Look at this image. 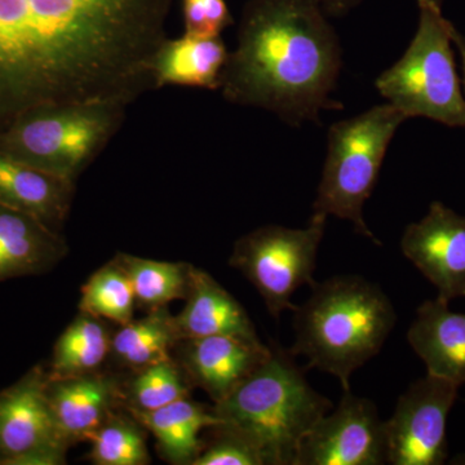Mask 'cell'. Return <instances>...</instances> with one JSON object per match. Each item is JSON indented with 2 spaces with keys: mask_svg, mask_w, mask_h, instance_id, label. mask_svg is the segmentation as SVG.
<instances>
[{
  "mask_svg": "<svg viewBox=\"0 0 465 465\" xmlns=\"http://www.w3.org/2000/svg\"><path fill=\"white\" fill-rule=\"evenodd\" d=\"M173 0H0V134L35 110L154 90Z\"/></svg>",
  "mask_w": 465,
  "mask_h": 465,
  "instance_id": "6da1fadb",
  "label": "cell"
},
{
  "mask_svg": "<svg viewBox=\"0 0 465 465\" xmlns=\"http://www.w3.org/2000/svg\"><path fill=\"white\" fill-rule=\"evenodd\" d=\"M326 14L321 0H249L222 75L224 99L295 127L342 109L332 100L341 45Z\"/></svg>",
  "mask_w": 465,
  "mask_h": 465,
  "instance_id": "7a4b0ae2",
  "label": "cell"
},
{
  "mask_svg": "<svg viewBox=\"0 0 465 465\" xmlns=\"http://www.w3.org/2000/svg\"><path fill=\"white\" fill-rule=\"evenodd\" d=\"M396 321V309L378 284L360 275H335L314 283L307 302L296 305L290 351L351 391V375L381 353Z\"/></svg>",
  "mask_w": 465,
  "mask_h": 465,
  "instance_id": "3957f363",
  "label": "cell"
},
{
  "mask_svg": "<svg viewBox=\"0 0 465 465\" xmlns=\"http://www.w3.org/2000/svg\"><path fill=\"white\" fill-rule=\"evenodd\" d=\"M271 348L268 360L213 409L260 450L266 465H295L302 440L333 405L312 388L290 349Z\"/></svg>",
  "mask_w": 465,
  "mask_h": 465,
  "instance_id": "277c9868",
  "label": "cell"
},
{
  "mask_svg": "<svg viewBox=\"0 0 465 465\" xmlns=\"http://www.w3.org/2000/svg\"><path fill=\"white\" fill-rule=\"evenodd\" d=\"M418 29L402 57L382 72L376 90L409 118L465 128L463 84L458 74L451 27L442 7L418 0Z\"/></svg>",
  "mask_w": 465,
  "mask_h": 465,
  "instance_id": "5b68a950",
  "label": "cell"
},
{
  "mask_svg": "<svg viewBox=\"0 0 465 465\" xmlns=\"http://www.w3.org/2000/svg\"><path fill=\"white\" fill-rule=\"evenodd\" d=\"M406 119L387 103L330 127L314 215L347 220L358 234L379 243L363 208L374 192L388 146Z\"/></svg>",
  "mask_w": 465,
  "mask_h": 465,
  "instance_id": "8992f818",
  "label": "cell"
},
{
  "mask_svg": "<svg viewBox=\"0 0 465 465\" xmlns=\"http://www.w3.org/2000/svg\"><path fill=\"white\" fill-rule=\"evenodd\" d=\"M127 104L35 110L0 134V154L75 183L124 124Z\"/></svg>",
  "mask_w": 465,
  "mask_h": 465,
  "instance_id": "52a82bcc",
  "label": "cell"
},
{
  "mask_svg": "<svg viewBox=\"0 0 465 465\" xmlns=\"http://www.w3.org/2000/svg\"><path fill=\"white\" fill-rule=\"evenodd\" d=\"M327 217L312 215L305 228L265 225L235 242L229 265L258 290L272 317L293 312L291 302L300 287L313 286L318 250Z\"/></svg>",
  "mask_w": 465,
  "mask_h": 465,
  "instance_id": "ba28073f",
  "label": "cell"
},
{
  "mask_svg": "<svg viewBox=\"0 0 465 465\" xmlns=\"http://www.w3.org/2000/svg\"><path fill=\"white\" fill-rule=\"evenodd\" d=\"M45 366L0 391V465H63L72 448L47 396Z\"/></svg>",
  "mask_w": 465,
  "mask_h": 465,
  "instance_id": "9c48e42d",
  "label": "cell"
},
{
  "mask_svg": "<svg viewBox=\"0 0 465 465\" xmlns=\"http://www.w3.org/2000/svg\"><path fill=\"white\" fill-rule=\"evenodd\" d=\"M459 388L430 374L407 388L385 421L387 463L440 465L448 460V419Z\"/></svg>",
  "mask_w": 465,
  "mask_h": 465,
  "instance_id": "30bf717a",
  "label": "cell"
},
{
  "mask_svg": "<svg viewBox=\"0 0 465 465\" xmlns=\"http://www.w3.org/2000/svg\"><path fill=\"white\" fill-rule=\"evenodd\" d=\"M387 463L385 421L372 401L342 391L339 405L304 437L295 465Z\"/></svg>",
  "mask_w": 465,
  "mask_h": 465,
  "instance_id": "8fae6325",
  "label": "cell"
},
{
  "mask_svg": "<svg viewBox=\"0 0 465 465\" xmlns=\"http://www.w3.org/2000/svg\"><path fill=\"white\" fill-rule=\"evenodd\" d=\"M403 256L437 289L439 298H465V217L434 201L427 215L407 225Z\"/></svg>",
  "mask_w": 465,
  "mask_h": 465,
  "instance_id": "7c38bea8",
  "label": "cell"
},
{
  "mask_svg": "<svg viewBox=\"0 0 465 465\" xmlns=\"http://www.w3.org/2000/svg\"><path fill=\"white\" fill-rule=\"evenodd\" d=\"M262 341L232 335L203 336L177 342L173 357L179 361L193 388H201L222 402L244 379L271 356Z\"/></svg>",
  "mask_w": 465,
  "mask_h": 465,
  "instance_id": "4fadbf2b",
  "label": "cell"
},
{
  "mask_svg": "<svg viewBox=\"0 0 465 465\" xmlns=\"http://www.w3.org/2000/svg\"><path fill=\"white\" fill-rule=\"evenodd\" d=\"M124 372L99 370L47 382V396L70 445L87 442L116 410L124 407Z\"/></svg>",
  "mask_w": 465,
  "mask_h": 465,
  "instance_id": "5bb4252c",
  "label": "cell"
},
{
  "mask_svg": "<svg viewBox=\"0 0 465 465\" xmlns=\"http://www.w3.org/2000/svg\"><path fill=\"white\" fill-rule=\"evenodd\" d=\"M450 302L425 300L416 309L407 341L427 367V374L461 385L465 382V313L452 312Z\"/></svg>",
  "mask_w": 465,
  "mask_h": 465,
  "instance_id": "9a60e30c",
  "label": "cell"
},
{
  "mask_svg": "<svg viewBox=\"0 0 465 465\" xmlns=\"http://www.w3.org/2000/svg\"><path fill=\"white\" fill-rule=\"evenodd\" d=\"M75 183L0 154V204L61 232L72 210Z\"/></svg>",
  "mask_w": 465,
  "mask_h": 465,
  "instance_id": "2e32d148",
  "label": "cell"
},
{
  "mask_svg": "<svg viewBox=\"0 0 465 465\" xmlns=\"http://www.w3.org/2000/svg\"><path fill=\"white\" fill-rule=\"evenodd\" d=\"M67 252L61 232L0 204V282L47 273Z\"/></svg>",
  "mask_w": 465,
  "mask_h": 465,
  "instance_id": "e0dca14e",
  "label": "cell"
},
{
  "mask_svg": "<svg viewBox=\"0 0 465 465\" xmlns=\"http://www.w3.org/2000/svg\"><path fill=\"white\" fill-rule=\"evenodd\" d=\"M185 307L174 316L180 341L232 335L260 341L255 324L231 293L207 272L193 265Z\"/></svg>",
  "mask_w": 465,
  "mask_h": 465,
  "instance_id": "ac0fdd59",
  "label": "cell"
},
{
  "mask_svg": "<svg viewBox=\"0 0 465 465\" xmlns=\"http://www.w3.org/2000/svg\"><path fill=\"white\" fill-rule=\"evenodd\" d=\"M228 57L222 36H167L153 58L154 90L167 85L220 90Z\"/></svg>",
  "mask_w": 465,
  "mask_h": 465,
  "instance_id": "d6986e66",
  "label": "cell"
},
{
  "mask_svg": "<svg viewBox=\"0 0 465 465\" xmlns=\"http://www.w3.org/2000/svg\"><path fill=\"white\" fill-rule=\"evenodd\" d=\"M130 412L155 437L161 457L176 465H192L203 450V430L222 424L213 406L194 402L191 397L154 411Z\"/></svg>",
  "mask_w": 465,
  "mask_h": 465,
  "instance_id": "ffe728a7",
  "label": "cell"
},
{
  "mask_svg": "<svg viewBox=\"0 0 465 465\" xmlns=\"http://www.w3.org/2000/svg\"><path fill=\"white\" fill-rule=\"evenodd\" d=\"M179 341L173 314L168 307L157 309L113 332L109 362L131 374L173 357Z\"/></svg>",
  "mask_w": 465,
  "mask_h": 465,
  "instance_id": "44dd1931",
  "label": "cell"
},
{
  "mask_svg": "<svg viewBox=\"0 0 465 465\" xmlns=\"http://www.w3.org/2000/svg\"><path fill=\"white\" fill-rule=\"evenodd\" d=\"M113 332L108 321L79 313L54 344L48 379L74 378L105 369L112 351Z\"/></svg>",
  "mask_w": 465,
  "mask_h": 465,
  "instance_id": "7402d4cb",
  "label": "cell"
},
{
  "mask_svg": "<svg viewBox=\"0 0 465 465\" xmlns=\"http://www.w3.org/2000/svg\"><path fill=\"white\" fill-rule=\"evenodd\" d=\"M114 259L130 278L137 308L145 313L186 299L193 268L189 262H159L130 253H118Z\"/></svg>",
  "mask_w": 465,
  "mask_h": 465,
  "instance_id": "603a6c76",
  "label": "cell"
},
{
  "mask_svg": "<svg viewBox=\"0 0 465 465\" xmlns=\"http://www.w3.org/2000/svg\"><path fill=\"white\" fill-rule=\"evenodd\" d=\"M192 382L176 358L159 361L124 378V409L154 411L191 397Z\"/></svg>",
  "mask_w": 465,
  "mask_h": 465,
  "instance_id": "cb8c5ba5",
  "label": "cell"
},
{
  "mask_svg": "<svg viewBox=\"0 0 465 465\" xmlns=\"http://www.w3.org/2000/svg\"><path fill=\"white\" fill-rule=\"evenodd\" d=\"M146 428L128 410L119 409L94 433L88 458L96 465H148Z\"/></svg>",
  "mask_w": 465,
  "mask_h": 465,
  "instance_id": "d4e9b609",
  "label": "cell"
},
{
  "mask_svg": "<svg viewBox=\"0 0 465 465\" xmlns=\"http://www.w3.org/2000/svg\"><path fill=\"white\" fill-rule=\"evenodd\" d=\"M81 293L79 312L82 313L118 326L134 318L137 305L133 284L115 259L94 272L82 287Z\"/></svg>",
  "mask_w": 465,
  "mask_h": 465,
  "instance_id": "484cf974",
  "label": "cell"
},
{
  "mask_svg": "<svg viewBox=\"0 0 465 465\" xmlns=\"http://www.w3.org/2000/svg\"><path fill=\"white\" fill-rule=\"evenodd\" d=\"M208 432V440L192 465H266L260 450L232 428L217 424Z\"/></svg>",
  "mask_w": 465,
  "mask_h": 465,
  "instance_id": "4316f807",
  "label": "cell"
},
{
  "mask_svg": "<svg viewBox=\"0 0 465 465\" xmlns=\"http://www.w3.org/2000/svg\"><path fill=\"white\" fill-rule=\"evenodd\" d=\"M183 34L222 36L234 24L225 0H183Z\"/></svg>",
  "mask_w": 465,
  "mask_h": 465,
  "instance_id": "83f0119b",
  "label": "cell"
},
{
  "mask_svg": "<svg viewBox=\"0 0 465 465\" xmlns=\"http://www.w3.org/2000/svg\"><path fill=\"white\" fill-rule=\"evenodd\" d=\"M452 43L454 48L457 50L459 58H460L461 66V84H463L464 99H465V36L459 32L457 27H451Z\"/></svg>",
  "mask_w": 465,
  "mask_h": 465,
  "instance_id": "f1b7e54d",
  "label": "cell"
},
{
  "mask_svg": "<svg viewBox=\"0 0 465 465\" xmlns=\"http://www.w3.org/2000/svg\"><path fill=\"white\" fill-rule=\"evenodd\" d=\"M361 0H321L324 11L329 15H342L353 8Z\"/></svg>",
  "mask_w": 465,
  "mask_h": 465,
  "instance_id": "f546056e",
  "label": "cell"
},
{
  "mask_svg": "<svg viewBox=\"0 0 465 465\" xmlns=\"http://www.w3.org/2000/svg\"><path fill=\"white\" fill-rule=\"evenodd\" d=\"M427 2L434 3V5H440L442 7L443 0H427Z\"/></svg>",
  "mask_w": 465,
  "mask_h": 465,
  "instance_id": "4dcf8cb0",
  "label": "cell"
},
{
  "mask_svg": "<svg viewBox=\"0 0 465 465\" xmlns=\"http://www.w3.org/2000/svg\"><path fill=\"white\" fill-rule=\"evenodd\" d=\"M460 463H464L465 464V460L464 461H460Z\"/></svg>",
  "mask_w": 465,
  "mask_h": 465,
  "instance_id": "1f68e13d",
  "label": "cell"
}]
</instances>
